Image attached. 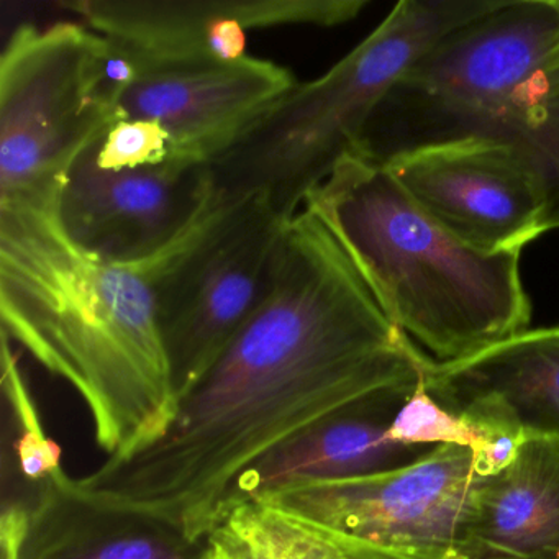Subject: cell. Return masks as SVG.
Segmentation results:
<instances>
[{"instance_id": "obj_1", "label": "cell", "mask_w": 559, "mask_h": 559, "mask_svg": "<svg viewBox=\"0 0 559 559\" xmlns=\"http://www.w3.org/2000/svg\"><path fill=\"white\" fill-rule=\"evenodd\" d=\"M430 359L385 316L329 228L302 209L284 225L253 313L178 399L163 433L78 480L100 499L209 539L250 464L338 408L417 384Z\"/></svg>"}, {"instance_id": "obj_2", "label": "cell", "mask_w": 559, "mask_h": 559, "mask_svg": "<svg viewBox=\"0 0 559 559\" xmlns=\"http://www.w3.org/2000/svg\"><path fill=\"white\" fill-rule=\"evenodd\" d=\"M0 317L2 333L83 399L107 456L132 453L171 420L152 273L81 250L57 204H0Z\"/></svg>"}, {"instance_id": "obj_3", "label": "cell", "mask_w": 559, "mask_h": 559, "mask_svg": "<svg viewBox=\"0 0 559 559\" xmlns=\"http://www.w3.org/2000/svg\"><path fill=\"white\" fill-rule=\"evenodd\" d=\"M385 316L451 362L525 332L532 306L520 253L487 254L457 240L371 159L348 155L307 198Z\"/></svg>"}, {"instance_id": "obj_4", "label": "cell", "mask_w": 559, "mask_h": 559, "mask_svg": "<svg viewBox=\"0 0 559 559\" xmlns=\"http://www.w3.org/2000/svg\"><path fill=\"white\" fill-rule=\"evenodd\" d=\"M497 0H402L325 74L296 84L227 152L204 166L214 205L264 202L281 221L358 148L376 107L402 76Z\"/></svg>"}, {"instance_id": "obj_5", "label": "cell", "mask_w": 559, "mask_h": 559, "mask_svg": "<svg viewBox=\"0 0 559 559\" xmlns=\"http://www.w3.org/2000/svg\"><path fill=\"white\" fill-rule=\"evenodd\" d=\"M559 41V0H499L441 38L376 107L353 155L385 165L425 146L497 139Z\"/></svg>"}, {"instance_id": "obj_6", "label": "cell", "mask_w": 559, "mask_h": 559, "mask_svg": "<svg viewBox=\"0 0 559 559\" xmlns=\"http://www.w3.org/2000/svg\"><path fill=\"white\" fill-rule=\"evenodd\" d=\"M107 40L87 25H21L0 57V204H58L74 163L117 120Z\"/></svg>"}, {"instance_id": "obj_7", "label": "cell", "mask_w": 559, "mask_h": 559, "mask_svg": "<svg viewBox=\"0 0 559 559\" xmlns=\"http://www.w3.org/2000/svg\"><path fill=\"white\" fill-rule=\"evenodd\" d=\"M287 222L264 202L209 204L198 227L150 263L159 333L176 401L188 392L253 313Z\"/></svg>"}, {"instance_id": "obj_8", "label": "cell", "mask_w": 559, "mask_h": 559, "mask_svg": "<svg viewBox=\"0 0 559 559\" xmlns=\"http://www.w3.org/2000/svg\"><path fill=\"white\" fill-rule=\"evenodd\" d=\"M480 480L473 451L441 444L397 469L299 484L253 502L302 520L371 559H464Z\"/></svg>"}, {"instance_id": "obj_9", "label": "cell", "mask_w": 559, "mask_h": 559, "mask_svg": "<svg viewBox=\"0 0 559 559\" xmlns=\"http://www.w3.org/2000/svg\"><path fill=\"white\" fill-rule=\"evenodd\" d=\"M382 166L415 204L474 250L522 253L546 234L542 182L506 140L425 146Z\"/></svg>"}, {"instance_id": "obj_10", "label": "cell", "mask_w": 559, "mask_h": 559, "mask_svg": "<svg viewBox=\"0 0 559 559\" xmlns=\"http://www.w3.org/2000/svg\"><path fill=\"white\" fill-rule=\"evenodd\" d=\"M209 204L204 166L166 163L114 171L99 168L87 150L64 181L57 217L81 250L107 263L139 266L178 247Z\"/></svg>"}, {"instance_id": "obj_11", "label": "cell", "mask_w": 559, "mask_h": 559, "mask_svg": "<svg viewBox=\"0 0 559 559\" xmlns=\"http://www.w3.org/2000/svg\"><path fill=\"white\" fill-rule=\"evenodd\" d=\"M368 0H225L136 2L73 0L61 8L135 55L140 68L234 61L248 57V35L286 25L335 27L368 8Z\"/></svg>"}, {"instance_id": "obj_12", "label": "cell", "mask_w": 559, "mask_h": 559, "mask_svg": "<svg viewBox=\"0 0 559 559\" xmlns=\"http://www.w3.org/2000/svg\"><path fill=\"white\" fill-rule=\"evenodd\" d=\"M296 84L286 68L253 57L145 67L120 97L117 119L158 123L173 163L207 166Z\"/></svg>"}, {"instance_id": "obj_13", "label": "cell", "mask_w": 559, "mask_h": 559, "mask_svg": "<svg viewBox=\"0 0 559 559\" xmlns=\"http://www.w3.org/2000/svg\"><path fill=\"white\" fill-rule=\"evenodd\" d=\"M15 492L4 500L2 559H204L211 549L165 516L87 492L61 466Z\"/></svg>"}, {"instance_id": "obj_14", "label": "cell", "mask_w": 559, "mask_h": 559, "mask_svg": "<svg viewBox=\"0 0 559 559\" xmlns=\"http://www.w3.org/2000/svg\"><path fill=\"white\" fill-rule=\"evenodd\" d=\"M420 382L395 385L353 402L267 451L231 484L218 522L234 507L287 487L384 473L430 453L433 448L401 443L391 435L395 415Z\"/></svg>"}, {"instance_id": "obj_15", "label": "cell", "mask_w": 559, "mask_h": 559, "mask_svg": "<svg viewBox=\"0 0 559 559\" xmlns=\"http://www.w3.org/2000/svg\"><path fill=\"white\" fill-rule=\"evenodd\" d=\"M424 382L454 414L559 440V326L525 330L460 361L431 359Z\"/></svg>"}, {"instance_id": "obj_16", "label": "cell", "mask_w": 559, "mask_h": 559, "mask_svg": "<svg viewBox=\"0 0 559 559\" xmlns=\"http://www.w3.org/2000/svg\"><path fill=\"white\" fill-rule=\"evenodd\" d=\"M464 559H559V440L525 437L502 473L483 477Z\"/></svg>"}, {"instance_id": "obj_17", "label": "cell", "mask_w": 559, "mask_h": 559, "mask_svg": "<svg viewBox=\"0 0 559 559\" xmlns=\"http://www.w3.org/2000/svg\"><path fill=\"white\" fill-rule=\"evenodd\" d=\"M209 543L224 559H371L263 502H245L228 510Z\"/></svg>"}, {"instance_id": "obj_18", "label": "cell", "mask_w": 559, "mask_h": 559, "mask_svg": "<svg viewBox=\"0 0 559 559\" xmlns=\"http://www.w3.org/2000/svg\"><path fill=\"white\" fill-rule=\"evenodd\" d=\"M497 139L512 143L532 166L545 194L546 231L559 228V83L548 61L523 87Z\"/></svg>"}, {"instance_id": "obj_19", "label": "cell", "mask_w": 559, "mask_h": 559, "mask_svg": "<svg viewBox=\"0 0 559 559\" xmlns=\"http://www.w3.org/2000/svg\"><path fill=\"white\" fill-rule=\"evenodd\" d=\"M499 430L510 428L490 427L448 411L431 397L425 382L421 381L395 415L391 435L401 443L412 447L435 448L454 444L477 454Z\"/></svg>"}, {"instance_id": "obj_20", "label": "cell", "mask_w": 559, "mask_h": 559, "mask_svg": "<svg viewBox=\"0 0 559 559\" xmlns=\"http://www.w3.org/2000/svg\"><path fill=\"white\" fill-rule=\"evenodd\" d=\"M103 169H142L173 163L168 133L150 120L119 117L90 148Z\"/></svg>"}, {"instance_id": "obj_21", "label": "cell", "mask_w": 559, "mask_h": 559, "mask_svg": "<svg viewBox=\"0 0 559 559\" xmlns=\"http://www.w3.org/2000/svg\"><path fill=\"white\" fill-rule=\"evenodd\" d=\"M548 70L551 71L552 76H555L559 83V41L558 45H556L555 51H552L551 57H549Z\"/></svg>"}, {"instance_id": "obj_22", "label": "cell", "mask_w": 559, "mask_h": 559, "mask_svg": "<svg viewBox=\"0 0 559 559\" xmlns=\"http://www.w3.org/2000/svg\"><path fill=\"white\" fill-rule=\"evenodd\" d=\"M204 559H224V558H222V556L218 555V552L215 551V549L212 548V546H211V549H209L207 556H205Z\"/></svg>"}]
</instances>
